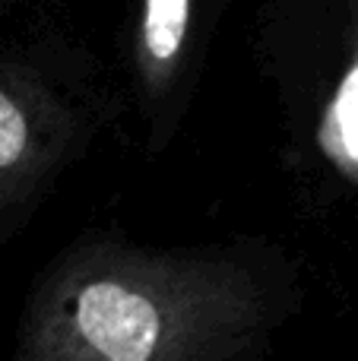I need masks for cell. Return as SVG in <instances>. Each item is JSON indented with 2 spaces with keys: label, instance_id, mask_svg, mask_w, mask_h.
<instances>
[{
  "label": "cell",
  "instance_id": "obj_1",
  "mask_svg": "<svg viewBox=\"0 0 358 361\" xmlns=\"http://www.w3.org/2000/svg\"><path fill=\"white\" fill-rule=\"evenodd\" d=\"M298 301L276 244L92 231L35 276L6 361H257Z\"/></svg>",
  "mask_w": 358,
  "mask_h": 361
},
{
  "label": "cell",
  "instance_id": "obj_2",
  "mask_svg": "<svg viewBox=\"0 0 358 361\" xmlns=\"http://www.w3.org/2000/svg\"><path fill=\"white\" fill-rule=\"evenodd\" d=\"M99 92L48 51L0 35V247L35 219L101 127Z\"/></svg>",
  "mask_w": 358,
  "mask_h": 361
},
{
  "label": "cell",
  "instance_id": "obj_5",
  "mask_svg": "<svg viewBox=\"0 0 358 361\" xmlns=\"http://www.w3.org/2000/svg\"><path fill=\"white\" fill-rule=\"evenodd\" d=\"M6 4H13V0H0V6H6Z\"/></svg>",
  "mask_w": 358,
  "mask_h": 361
},
{
  "label": "cell",
  "instance_id": "obj_3",
  "mask_svg": "<svg viewBox=\"0 0 358 361\" xmlns=\"http://www.w3.org/2000/svg\"><path fill=\"white\" fill-rule=\"evenodd\" d=\"M317 44L295 92L304 159L358 206V0H321Z\"/></svg>",
  "mask_w": 358,
  "mask_h": 361
},
{
  "label": "cell",
  "instance_id": "obj_4",
  "mask_svg": "<svg viewBox=\"0 0 358 361\" xmlns=\"http://www.w3.org/2000/svg\"><path fill=\"white\" fill-rule=\"evenodd\" d=\"M200 0H140L130 29V82L149 149L171 143L194 92Z\"/></svg>",
  "mask_w": 358,
  "mask_h": 361
}]
</instances>
